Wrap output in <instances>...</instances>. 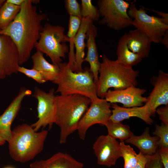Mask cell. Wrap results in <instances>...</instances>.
Masks as SVG:
<instances>
[{
	"label": "cell",
	"instance_id": "6da1fadb",
	"mask_svg": "<svg viewBox=\"0 0 168 168\" xmlns=\"http://www.w3.org/2000/svg\"><path fill=\"white\" fill-rule=\"evenodd\" d=\"M38 0H25L20 6V12L14 20L0 35L9 37L16 45L19 65L28 61L30 54L40 39L43 26L42 21L48 19L47 15L38 12Z\"/></svg>",
	"mask_w": 168,
	"mask_h": 168
},
{
	"label": "cell",
	"instance_id": "7a4b0ae2",
	"mask_svg": "<svg viewBox=\"0 0 168 168\" xmlns=\"http://www.w3.org/2000/svg\"><path fill=\"white\" fill-rule=\"evenodd\" d=\"M54 123L60 129L59 142L65 143L68 136L77 130L78 123L88 109L91 100L78 94L56 96Z\"/></svg>",
	"mask_w": 168,
	"mask_h": 168
},
{
	"label": "cell",
	"instance_id": "3957f363",
	"mask_svg": "<svg viewBox=\"0 0 168 168\" xmlns=\"http://www.w3.org/2000/svg\"><path fill=\"white\" fill-rule=\"evenodd\" d=\"M48 133L45 130L35 131L31 125L27 124L17 126L12 130L8 142L10 156L21 163L32 160L43 151Z\"/></svg>",
	"mask_w": 168,
	"mask_h": 168
},
{
	"label": "cell",
	"instance_id": "277c9868",
	"mask_svg": "<svg viewBox=\"0 0 168 168\" xmlns=\"http://www.w3.org/2000/svg\"><path fill=\"white\" fill-rule=\"evenodd\" d=\"M100 76L96 83L97 96L104 99L108 90L113 87L121 90L136 86L139 72L133 68L124 66L117 61L109 59L105 54L102 57L99 71Z\"/></svg>",
	"mask_w": 168,
	"mask_h": 168
},
{
	"label": "cell",
	"instance_id": "5b68a950",
	"mask_svg": "<svg viewBox=\"0 0 168 168\" xmlns=\"http://www.w3.org/2000/svg\"><path fill=\"white\" fill-rule=\"evenodd\" d=\"M59 66L60 69V75L53 82L58 85L56 93L63 95H80L91 100L99 98L93 74L88 67L76 72L69 68L67 63H61Z\"/></svg>",
	"mask_w": 168,
	"mask_h": 168
},
{
	"label": "cell",
	"instance_id": "8992f818",
	"mask_svg": "<svg viewBox=\"0 0 168 168\" xmlns=\"http://www.w3.org/2000/svg\"><path fill=\"white\" fill-rule=\"evenodd\" d=\"M65 30L63 26L45 23L35 46L37 50L46 54L56 65L59 66L62 61V58H65L69 51L66 44L69 39L64 34Z\"/></svg>",
	"mask_w": 168,
	"mask_h": 168
},
{
	"label": "cell",
	"instance_id": "52a82bcc",
	"mask_svg": "<svg viewBox=\"0 0 168 168\" xmlns=\"http://www.w3.org/2000/svg\"><path fill=\"white\" fill-rule=\"evenodd\" d=\"M130 4L123 0H98V8L102 17L99 24L116 30L132 26V20L128 13Z\"/></svg>",
	"mask_w": 168,
	"mask_h": 168
},
{
	"label": "cell",
	"instance_id": "ba28073f",
	"mask_svg": "<svg viewBox=\"0 0 168 168\" xmlns=\"http://www.w3.org/2000/svg\"><path fill=\"white\" fill-rule=\"evenodd\" d=\"M128 13L132 20V25L146 34L152 42L160 43L168 25L164 24L160 17L150 16L143 6L138 9L135 4H130Z\"/></svg>",
	"mask_w": 168,
	"mask_h": 168
},
{
	"label": "cell",
	"instance_id": "9c48e42d",
	"mask_svg": "<svg viewBox=\"0 0 168 168\" xmlns=\"http://www.w3.org/2000/svg\"><path fill=\"white\" fill-rule=\"evenodd\" d=\"M55 92L54 88L46 92L37 87L35 88L34 96L38 101V119L31 125L35 131L47 126L50 129L55 123L56 110Z\"/></svg>",
	"mask_w": 168,
	"mask_h": 168
},
{
	"label": "cell",
	"instance_id": "30bf717a",
	"mask_svg": "<svg viewBox=\"0 0 168 168\" xmlns=\"http://www.w3.org/2000/svg\"><path fill=\"white\" fill-rule=\"evenodd\" d=\"M111 104L105 99L91 100L87 110L80 120L77 130L80 138L84 140L88 129L92 125H102L109 120L112 114Z\"/></svg>",
	"mask_w": 168,
	"mask_h": 168
},
{
	"label": "cell",
	"instance_id": "8fae6325",
	"mask_svg": "<svg viewBox=\"0 0 168 168\" xmlns=\"http://www.w3.org/2000/svg\"><path fill=\"white\" fill-rule=\"evenodd\" d=\"M93 148L100 165L108 167L114 166L122 156L120 143L108 134L99 136L94 143Z\"/></svg>",
	"mask_w": 168,
	"mask_h": 168
},
{
	"label": "cell",
	"instance_id": "7c38bea8",
	"mask_svg": "<svg viewBox=\"0 0 168 168\" xmlns=\"http://www.w3.org/2000/svg\"><path fill=\"white\" fill-rule=\"evenodd\" d=\"M19 66L16 45L9 37L0 35V80L17 73Z\"/></svg>",
	"mask_w": 168,
	"mask_h": 168
},
{
	"label": "cell",
	"instance_id": "4fadbf2b",
	"mask_svg": "<svg viewBox=\"0 0 168 168\" xmlns=\"http://www.w3.org/2000/svg\"><path fill=\"white\" fill-rule=\"evenodd\" d=\"M151 81L153 88L147 97L145 105L151 117L154 116L159 106L168 105V74L160 70L157 76L154 77Z\"/></svg>",
	"mask_w": 168,
	"mask_h": 168
},
{
	"label": "cell",
	"instance_id": "5bb4252c",
	"mask_svg": "<svg viewBox=\"0 0 168 168\" xmlns=\"http://www.w3.org/2000/svg\"><path fill=\"white\" fill-rule=\"evenodd\" d=\"M146 91L145 89L136 86L129 87L121 90H109L104 98L111 104L120 103L124 107L141 106L147 100V97L143 96Z\"/></svg>",
	"mask_w": 168,
	"mask_h": 168
},
{
	"label": "cell",
	"instance_id": "9a60e30c",
	"mask_svg": "<svg viewBox=\"0 0 168 168\" xmlns=\"http://www.w3.org/2000/svg\"><path fill=\"white\" fill-rule=\"evenodd\" d=\"M31 91L21 87L17 95L0 116V136L8 142L12 136L11 126L20 110L24 97L31 94Z\"/></svg>",
	"mask_w": 168,
	"mask_h": 168
},
{
	"label": "cell",
	"instance_id": "2e32d148",
	"mask_svg": "<svg viewBox=\"0 0 168 168\" xmlns=\"http://www.w3.org/2000/svg\"><path fill=\"white\" fill-rule=\"evenodd\" d=\"M111 105L113 109L109 120L113 122H121L131 117H136L149 125L153 122L147 108L145 105L141 106L131 108L121 107L116 103H112Z\"/></svg>",
	"mask_w": 168,
	"mask_h": 168
},
{
	"label": "cell",
	"instance_id": "e0dca14e",
	"mask_svg": "<svg viewBox=\"0 0 168 168\" xmlns=\"http://www.w3.org/2000/svg\"><path fill=\"white\" fill-rule=\"evenodd\" d=\"M84 165L70 155L58 152L46 160L36 161L30 165V168H83Z\"/></svg>",
	"mask_w": 168,
	"mask_h": 168
},
{
	"label": "cell",
	"instance_id": "ac0fdd59",
	"mask_svg": "<svg viewBox=\"0 0 168 168\" xmlns=\"http://www.w3.org/2000/svg\"><path fill=\"white\" fill-rule=\"evenodd\" d=\"M97 34V28L93 24V22H92L86 34V46L87 48V52L86 56L84 59V61H86L89 63L90 69L93 74L94 80L96 83L98 79L99 71L100 64L95 41Z\"/></svg>",
	"mask_w": 168,
	"mask_h": 168
},
{
	"label": "cell",
	"instance_id": "d6986e66",
	"mask_svg": "<svg viewBox=\"0 0 168 168\" xmlns=\"http://www.w3.org/2000/svg\"><path fill=\"white\" fill-rule=\"evenodd\" d=\"M127 35V43L129 49L142 59L149 55L152 42L145 33L135 29L129 31Z\"/></svg>",
	"mask_w": 168,
	"mask_h": 168
},
{
	"label": "cell",
	"instance_id": "ffe728a7",
	"mask_svg": "<svg viewBox=\"0 0 168 168\" xmlns=\"http://www.w3.org/2000/svg\"><path fill=\"white\" fill-rule=\"evenodd\" d=\"M93 22L88 17H82L80 28L75 36L74 44L76 48L75 58L76 67L75 72H78L83 69L82 66L85 56V43L86 34L91 24Z\"/></svg>",
	"mask_w": 168,
	"mask_h": 168
},
{
	"label": "cell",
	"instance_id": "44dd1931",
	"mask_svg": "<svg viewBox=\"0 0 168 168\" xmlns=\"http://www.w3.org/2000/svg\"><path fill=\"white\" fill-rule=\"evenodd\" d=\"M159 139L156 136H151L149 129L147 128L141 135H134L125 141L136 146L143 154L152 155L158 151Z\"/></svg>",
	"mask_w": 168,
	"mask_h": 168
},
{
	"label": "cell",
	"instance_id": "7402d4cb",
	"mask_svg": "<svg viewBox=\"0 0 168 168\" xmlns=\"http://www.w3.org/2000/svg\"><path fill=\"white\" fill-rule=\"evenodd\" d=\"M43 53L38 50L32 56V68L42 75L46 82H53L58 78L60 73L59 66L49 63L44 56Z\"/></svg>",
	"mask_w": 168,
	"mask_h": 168
},
{
	"label": "cell",
	"instance_id": "603a6c76",
	"mask_svg": "<svg viewBox=\"0 0 168 168\" xmlns=\"http://www.w3.org/2000/svg\"><path fill=\"white\" fill-rule=\"evenodd\" d=\"M117 61L126 67L133 68L140 63L142 58L138 54L132 52L128 48L127 43V33L120 38L116 51Z\"/></svg>",
	"mask_w": 168,
	"mask_h": 168
},
{
	"label": "cell",
	"instance_id": "cb8c5ba5",
	"mask_svg": "<svg viewBox=\"0 0 168 168\" xmlns=\"http://www.w3.org/2000/svg\"><path fill=\"white\" fill-rule=\"evenodd\" d=\"M81 20L77 17L70 16L68 31L66 35L70 43L69 61L68 65L69 68L73 72H75L76 67L74 40L75 36L80 28Z\"/></svg>",
	"mask_w": 168,
	"mask_h": 168
},
{
	"label": "cell",
	"instance_id": "d4e9b609",
	"mask_svg": "<svg viewBox=\"0 0 168 168\" xmlns=\"http://www.w3.org/2000/svg\"><path fill=\"white\" fill-rule=\"evenodd\" d=\"M104 125L107 128L108 135L116 139H119L121 142H124L134 135L129 126L121 122H114L109 120Z\"/></svg>",
	"mask_w": 168,
	"mask_h": 168
},
{
	"label": "cell",
	"instance_id": "484cf974",
	"mask_svg": "<svg viewBox=\"0 0 168 168\" xmlns=\"http://www.w3.org/2000/svg\"><path fill=\"white\" fill-rule=\"evenodd\" d=\"M21 7L5 2L0 8V31L7 28L14 20L20 10Z\"/></svg>",
	"mask_w": 168,
	"mask_h": 168
},
{
	"label": "cell",
	"instance_id": "4316f807",
	"mask_svg": "<svg viewBox=\"0 0 168 168\" xmlns=\"http://www.w3.org/2000/svg\"><path fill=\"white\" fill-rule=\"evenodd\" d=\"M122 156L124 164V168H134L137 161L138 154L130 145H126L124 142L119 143Z\"/></svg>",
	"mask_w": 168,
	"mask_h": 168
},
{
	"label": "cell",
	"instance_id": "83f0119b",
	"mask_svg": "<svg viewBox=\"0 0 168 168\" xmlns=\"http://www.w3.org/2000/svg\"><path fill=\"white\" fill-rule=\"evenodd\" d=\"M81 11L82 17H89L93 22L99 21L100 16L99 9L92 4L91 0H81Z\"/></svg>",
	"mask_w": 168,
	"mask_h": 168
},
{
	"label": "cell",
	"instance_id": "f1b7e54d",
	"mask_svg": "<svg viewBox=\"0 0 168 168\" xmlns=\"http://www.w3.org/2000/svg\"><path fill=\"white\" fill-rule=\"evenodd\" d=\"M153 133L159 138V148H168V125L162 123L161 125H156Z\"/></svg>",
	"mask_w": 168,
	"mask_h": 168
},
{
	"label": "cell",
	"instance_id": "f546056e",
	"mask_svg": "<svg viewBox=\"0 0 168 168\" xmlns=\"http://www.w3.org/2000/svg\"><path fill=\"white\" fill-rule=\"evenodd\" d=\"M18 72L32 78L40 84H43L46 82L41 73L35 69L32 68L29 69L19 66L18 69Z\"/></svg>",
	"mask_w": 168,
	"mask_h": 168
},
{
	"label": "cell",
	"instance_id": "4dcf8cb0",
	"mask_svg": "<svg viewBox=\"0 0 168 168\" xmlns=\"http://www.w3.org/2000/svg\"><path fill=\"white\" fill-rule=\"evenodd\" d=\"M65 7L70 16L78 17L82 19L81 7L76 0H65Z\"/></svg>",
	"mask_w": 168,
	"mask_h": 168
},
{
	"label": "cell",
	"instance_id": "1f68e13d",
	"mask_svg": "<svg viewBox=\"0 0 168 168\" xmlns=\"http://www.w3.org/2000/svg\"><path fill=\"white\" fill-rule=\"evenodd\" d=\"M145 168H164L160 158L158 151L149 159Z\"/></svg>",
	"mask_w": 168,
	"mask_h": 168
},
{
	"label": "cell",
	"instance_id": "d6a6232c",
	"mask_svg": "<svg viewBox=\"0 0 168 168\" xmlns=\"http://www.w3.org/2000/svg\"><path fill=\"white\" fill-rule=\"evenodd\" d=\"M152 155L144 154L140 152L138 154L137 161L134 168H145L147 162Z\"/></svg>",
	"mask_w": 168,
	"mask_h": 168
},
{
	"label": "cell",
	"instance_id": "836d02e7",
	"mask_svg": "<svg viewBox=\"0 0 168 168\" xmlns=\"http://www.w3.org/2000/svg\"><path fill=\"white\" fill-rule=\"evenodd\" d=\"M156 112L162 123L168 125V105L157 108Z\"/></svg>",
	"mask_w": 168,
	"mask_h": 168
},
{
	"label": "cell",
	"instance_id": "e575fe53",
	"mask_svg": "<svg viewBox=\"0 0 168 168\" xmlns=\"http://www.w3.org/2000/svg\"><path fill=\"white\" fill-rule=\"evenodd\" d=\"M159 155L164 168H168V148H158Z\"/></svg>",
	"mask_w": 168,
	"mask_h": 168
},
{
	"label": "cell",
	"instance_id": "d590c367",
	"mask_svg": "<svg viewBox=\"0 0 168 168\" xmlns=\"http://www.w3.org/2000/svg\"><path fill=\"white\" fill-rule=\"evenodd\" d=\"M144 8L147 10H150L156 13L158 15L161 16L163 22L166 24L168 25V14L163 12H159L157 10L148 8L144 7Z\"/></svg>",
	"mask_w": 168,
	"mask_h": 168
},
{
	"label": "cell",
	"instance_id": "8d00e7d4",
	"mask_svg": "<svg viewBox=\"0 0 168 168\" xmlns=\"http://www.w3.org/2000/svg\"><path fill=\"white\" fill-rule=\"evenodd\" d=\"M161 42L164 44L167 49L168 48V30L165 32Z\"/></svg>",
	"mask_w": 168,
	"mask_h": 168
},
{
	"label": "cell",
	"instance_id": "74e56055",
	"mask_svg": "<svg viewBox=\"0 0 168 168\" xmlns=\"http://www.w3.org/2000/svg\"><path fill=\"white\" fill-rule=\"evenodd\" d=\"M25 1V0H7L6 1L8 3L15 5L20 6Z\"/></svg>",
	"mask_w": 168,
	"mask_h": 168
},
{
	"label": "cell",
	"instance_id": "f35d334b",
	"mask_svg": "<svg viewBox=\"0 0 168 168\" xmlns=\"http://www.w3.org/2000/svg\"><path fill=\"white\" fill-rule=\"evenodd\" d=\"M6 141L0 136V146L4 145Z\"/></svg>",
	"mask_w": 168,
	"mask_h": 168
},
{
	"label": "cell",
	"instance_id": "ab89813d",
	"mask_svg": "<svg viewBox=\"0 0 168 168\" xmlns=\"http://www.w3.org/2000/svg\"><path fill=\"white\" fill-rule=\"evenodd\" d=\"M6 1L5 0H0V8L3 5Z\"/></svg>",
	"mask_w": 168,
	"mask_h": 168
},
{
	"label": "cell",
	"instance_id": "60d3db41",
	"mask_svg": "<svg viewBox=\"0 0 168 168\" xmlns=\"http://www.w3.org/2000/svg\"><path fill=\"white\" fill-rule=\"evenodd\" d=\"M4 168H14L11 166H7V167H4Z\"/></svg>",
	"mask_w": 168,
	"mask_h": 168
}]
</instances>
